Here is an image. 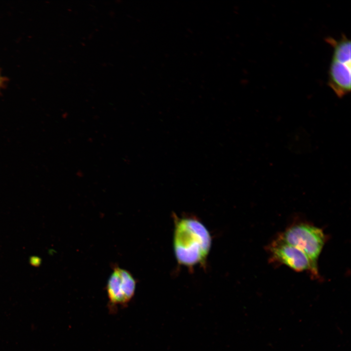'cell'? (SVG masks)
Instances as JSON below:
<instances>
[{"mask_svg":"<svg viewBox=\"0 0 351 351\" xmlns=\"http://www.w3.org/2000/svg\"><path fill=\"white\" fill-rule=\"evenodd\" d=\"M211 245L206 227L197 218L175 217L173 238L174 252L180 265L192 267L203 264Z\"/></svg>","mask_w":351,"mask_h":351,"instance_id":"6da1fadb","label":"cell"},{"mask_svg":"<svg viewBox=\"0 0 351 351\" xmlns=\"http://www.w3.org/2000/svg\"><path fill=\"white\" fill-rule=\"evenodd\" d=\"M286 243L302 251L309 258L313 277H319L317 262L326 237L320 228L306 222L294 224L278 236Z\"/></svg>","mask_w":351,"mask_h":351,"instance_id":"7a4b0ae2","label":"cell"},{"mask_svg":"<svg viewBox=\"0 0 351 351\" xmlns=\"http://www.w3.org/2000/svg\"><path fill=\"white\" fill-rule=\"evenodd\" d=\"M136 285V280L129 271L115 266L106 287L110 308L127 305L135 295Z\"/></svg>","mask_w":351,"mask_h":351,"instance_id":"3957f363","label":"cell"},{"mask_svg":"<svg viewBox=\"0 0 351 351\" xmlns=\"http://www.w3.org/2000/svg\"><path fill=\"white\" fill-rule=\"evenodd\" d=\"M273 261L285 265L297 272L309 271L313 275V270L308 257L302 251L278 237L268 246Z\"/></svg>","mask_w":351,"mask_h":351,"instance_id":"277c9868","label":"cell"},{"mask_svg":"<svg viewBox=\"0 0 351 351\" xmlns=\"http://www.w3.org/2000/svg\"><path fill=\"white\" fill-rule=\"evenodd\" d=\"M351 71V63L332 58L328 71V85L340 98L350 92Z\"/></svg>","mask_w":351,"mask_h":351,"instance_id":"5b68a950","label":"cell"},{"mask_svg":"<svg viewBox=\"0 0 351 351\" xmlns=\"http://www.w3.org/2000/svg\"><path fill=\"white\" fill-rule=\"evenodd\" d=\"M326 40L333 47L332 58L351 63V41L345 35H342L341 38L338 40L332 38H328Z\"/></svg>","mask_w":351,"mask_h":351,"instance_id":"8992f818","label":"cell"},{"mask_svg":"<svg viewBox=\"0 0 351 351\" xmlns=\"http://www.w3.org/2000/svg\"><path fill=\"white\" fill-rule=\"evenodd\" d=\"M6 81V78L0 73V90L3 87Z\"/></svg>","mask_w":351,"mask_h":351,"instance_id":"52a82bcc","label":"cell"}]
</instances>
